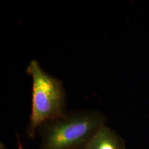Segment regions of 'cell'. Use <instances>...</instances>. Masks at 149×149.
I'll return each instance as SVG.
<instances>
[{"label":"cell","instance_id":"4","mask_svg":"<svg viewBox=\"0 0 149 149\" xmlns=\"http://www.w3.org/2000/svg\"><path fill=\"white\" fill-rule=\"evenodd\" d=\"M17 146H18V149H24L23 148V146H22L21 141H20L19 136H17Z\"/></svg>","mask_w":149,"mask_h":149},{"label":"cell","instance_id":"3","mask_svg":"<svg viewBox=\"0 0 149 149\" xmlns=\"http://www.w3.org/2000/svg\"><path fill=\"white\" fill-rule=\"evenodd\" d=\"M83 149H126L125 141L106 124L95 134Z\"/></svg>","mask_w":149,"mask_h":149},{"label":"cell","instance_id":"2","mask_svg":"<svg viewBox=\"0 0 149 149\" xmlns=\"http://www.w3.org/2000/svg\"><path fill=\"white\" fill-rule=\"evenodd\" d=\"M26 72L32 78V104L26 133L34 138L42 124L64 115L66 95L60 79L47 73L36 59L27 66Z\"/></svg>","mask_w":149,"mask_h":149},{"label":"cell","instance_id":"1","mask_svg":"<svg viewBox=\"0 0 149 149\" xmlns=\"http://www.w3.org/2000/svg\"><path fill=\"white\" fill-rule=\"evenodd\" d=\"M107 120V116L96 110L66 113L40 126V149H83Z\"/></svg>","mask_w":149,"mask_h":149},{"label":"cell","instance_id":"5","mask_svg":"<svg viewBox=\"0 0 149 149\" xmlns=\"http://www.w3.org/2000/svg\"><path fill=\"white\" fill-rule=\"evenodd\" d=\"M0 149H6L4 144H3V142L0 143Z\"/></svg>","mask_w":149,"mask_h":149}]
</instances>
